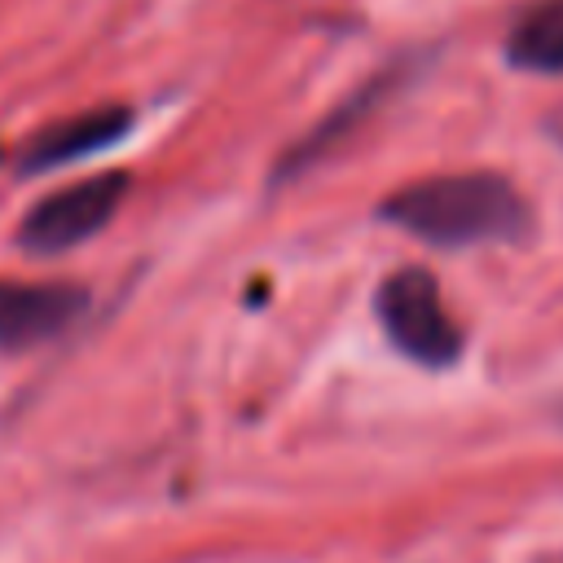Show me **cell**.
<instances>
[{
    "mask_svg": "<svg viewBox=\"0 0 563 563\" xmlns=\"http://www.w3.org/2000/svg\"><path fill=\"white\" fill-rule=\"evenodd\" d=\"M506 62L532 75H563V0H545L519 18L506 40Z\"/></svg>",
    "mask_w": 563,
    "mask_h": 563,
    "instance_id": "7",
    "label": "cell"
},
{
    "mask_svg": "<svg viewBox=\"0 0 563 563\" xmlns=\"http://www.w3.org/2000/svg\"><path fill=\"white\" fill-rule=\"evenodd\" d=\"M88 308V290L70 282H4L0 277V347L26 352L62 339Z\"/></svg>",
    "mask_w": 563,
    "mask_h": 563,
    "instance_id": "4",
    "label": "cell"
},
{
    "mask_svg": "<svg viewBox=\"0 0 563 563\" xmlns=\"http://www.w3.org/2000/svg\"><path fill=\"white\" fill-rule=\"evenodd\" d=\"M378 321L391 347L427 369H449L462 356V330L427 268H396L378 286Z\"/></svg>",
    "mask_w": 563,
    "mask_h": 563,
    "instance_id": "2",
    "label": "cell"
},
{
    "mask_svg": "<svg viewBox=\"0 0 563 563\" xmlns=\"http://www.w3.org/2000/svg\"><path fill=\"white\" fill-rule=\"evenodd\" d=\"M128 194V176L123 172H101V176H88V180H75L48 198H40L22 224H18V242L31 251V255H62L88 238H97L119 202Z\"/></svg>",
    "mask_w": 563,
    "mask_h": 563,
    "instance_id": "3",
    "label": "cell"
},
{
    "mask_svg": "<svg viewBox=\"0 0 563 563\" xmlns=\"http://www.w3.org/2000/svg\"><path fill=\"white\" fill-rule=\"evenodd\" d=\"M400 84V70H383L378 79H369L356 97H347L339 110H330L295 150H286V158H282V167H277V180H286V176H299V172H308L312 163H321L334 145H343L361 123H369V114L387 101V92Z\"/></svg>",
    "mask_w": 563,
    "mask_h": 563,
    "instance_id": "6",
    "label": "cell"
},
{
    "mask_svg": "<svg viewBox=\"0 0 563 563\" xmlns=\"http://www.w3.org/2000/svg\"><path fill=\"white\" fill-rule=\"evenodd\" d=\"M128 128H132V110H123V106H97V110H84V114L44 123L40 132H31V136L18 145L13 172H18V176H40V172L66 167V163H75V158L101 154V150H110L119 136H128Z\"/></svg>",
    "mask_w": 563,
    "mask_h": 563,
    "instance_id": "5",
    "label": "cell"
},
{
    "mask_svg": "<svg viewBox=\"0 0 563 563\" xmlns=\"http://www.w3.org/2000/svg\"><path fill=\"white\" fill-rule=\"evenodd\" d=\"M545 128H550V136H554V141L563 145V106H559V110H554V114L545 119Z\"/></svg>",
    "mask_w": 563,
    "mask_h": 563,
    "instance_id": "8",
    "label": "cell"
},
{
    "mask_svg": "<svg viewBox=\"0 0 563 563\" xmlns=\"http://www.w3.org/2000/svg\"><path fill=\"white\" fill-rule=\"evenodd\" d=\"M559 422H563V400H559Z\"/></svg>",
    "mask_w": 563,
    "mask_h": 563,
    "instance_id": "9",
    "label": "cell"
},
{
    "mask_svg": "<svg viewBox=\"0 0 563 563\" xmlns=\"http://www.w3.org/2000/svg\"><path fill=\"white\" fill-rule=\"evenodd\" d=\"M383 220L431 246H493L532 233L528 198L497 172H449L400 185L383 202Z\"/></svg>",
    "mask_w": 563,
    "mask_h": 563,
    "instance_id": "1",
    "label": "cell"
}]
</instances>
